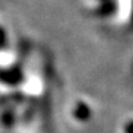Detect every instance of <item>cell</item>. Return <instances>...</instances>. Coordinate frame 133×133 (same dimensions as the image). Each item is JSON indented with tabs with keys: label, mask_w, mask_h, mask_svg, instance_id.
Listing matches in <instances>:
<instances>
[{
	"label": "cell",
	"mask_w": 133,
	"mask_h": 133,
	"mask_svg": "<svg viewBox=\"0 0 133 133\" xmlns=\"http://www.w3.org/2000/svg\"><path fill=\"white\" fill-rule=\"evenodd\" d=\"M1 121H3L4 126H6V127H11L12 123H14V114H12L11 111L5 112V114L1 116Z\"/></svg>",
	"instance_id": "obj_1"
}]
</instances>
